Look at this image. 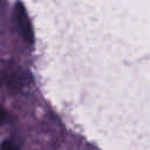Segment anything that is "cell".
<instances>
[{
    "label": "cell",
    "mask_w": 150,
    "mask_h": 150,
    "mask_svg": "<svg viewBox=\"0 0 150 150\" xmlns=\"http://www.w3.org/2000/svg\"><path fill=\"white\" fill-rule=\"evenodd\" d=\"M14 16H15V22H16L19 33L21 34L22 39L27 43H33L34 34H33L32 25L29 22V19L27 16V13L25 11V7H23V5L21 2H16L15 4Z\"/></svg>",
    "instance_id": "6da1fadb"
},
{
    "label": "cell",
    "mask_w": 150,
    "mask_h": 150,
    "mask_svg": "<svg viewBox=\"0 0 150 150\" xmlns=\"http://www.w3.org/2000/svg\"><path fill=\"white\" fill-rule=\"evenodd\" d=\"M1 150H19V148L15 143L7 139V141H4L1 143Z\"/></svg>",
    "instance_id": "7a4b0ae2"
},
{
    "label": "cell",
    "mask_w": 150,
    "mask_h": 150,
    "mask_svg": "<svg viewBox=\"0 0 150 150\" xmlns=\"http://www.w3.org/2000/svg\"><path fill=\"white\" fill-rule=\"evenodd\" d=\"M5 120H6V111H5V109L0 105V125L5 122Z\"/></svg>",
    "instance_id": "3957f363"
}]
</instances>
